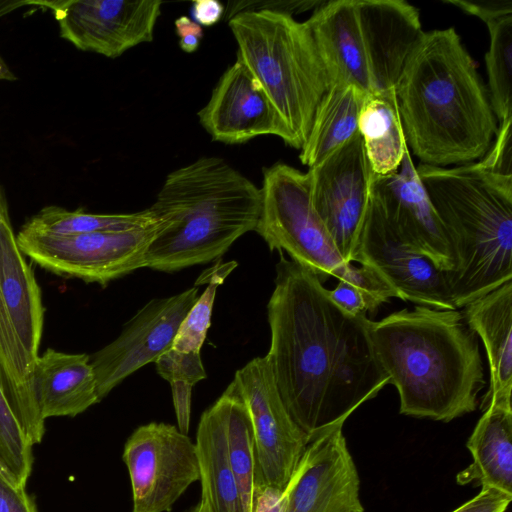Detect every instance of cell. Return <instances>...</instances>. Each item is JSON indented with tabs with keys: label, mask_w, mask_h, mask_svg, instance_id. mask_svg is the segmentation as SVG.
Returning a JSON list of instances; mask_svg holds the SVG:
<instances>
[{
	"label": "cell",
	"mask_w": 512,
	"mask_h": 512,
	"mask_svg": "<svg viewBox=\"0 0 512 512\" xmlns=\"http://www.w3.org/2000/svg\"><path fill=\"white\" fill-rule=\"evenodd\" d=\"M274 283L266 357L287 411L310 440L343 426L390 378L376 358L366 314L344 311L314 272L283 255Z\"/></svg>",
	"instance_id": "obj_1"
},
{
	"label": "cell",
	"mask_w": 512,
	"mask_h": 512,
	"mask_svg": "<svg viewBox=\"0 0 512 512\" xmlns=\"http://www.w3.org/2000/svg\"><path fill=\"white\" fill-rule=\"evenodd\" d=\"M409 151L446 167L481 159L498 131L476 63L453 27L423 32L395 85Z\"/></svg>",
	"instance_id": "obj_2"
},
{
	"label": "cell",
	"mask_w": 512,
	"mask_h": 512,
	"mask_svg": "<svg viewBox=\"0 0 512 512\" xmlns=\"http://www.w3.org/2000/svg\"><path fill=\"white\" fill-rule=\"evenodd\" d=\"M368 333L401 414L449 422L477 408L484 369L462 312L419 305L369 319Z\"/></svg>",
	"instance_id": "obj_3"
},
{
	"label": "cell",
	"mask_w": 512,
	"mask_h": 512,
	"mask_svg": "<svg viewBox=\"0 0 512 512\" xmlns=\"http://www.w3.org/2000/svg\"><path fill=\"white\" fill-rule=\"evenodd\" d=\"M260 188L214 156L170 172L149 207L161 222L146 253V268L174 272L222 256L255 231Z\"/></svg>",
	"instance_id": "obj_4"
},
{
	"label": "cell",
	"mask_w": 512,
	"mask_h": 512,
	"mask_svg": "<svg viewBox=\"0 0 512 512\" xmlns=\"http://www.w3.org/2000/svg\"><path fill=\"white\" fill-rule=\"evenodd\" d=\"M416 170L456 255L445 272L455 308L512 281V190L473 163Z\"/></svg>",
	"instance_id": "obj_5"
},
{
	"label": "cell",
	"mask_w": 512,
	"mask_h": 512,
	"mask_svg": "<svg viewBox=\"0 0 512 512\" xmlns=\"http://www.w3.org/2000/svg\"><path fill=\"white\" fill-rule=\"evenodd\" d=\"M305 22L329 86L353 85L367 95L395 89L424 32L419 11L404 0L325 1Z\"/></svg>",
	"instance_id": "obj_6"
},
{
	"label": "cell",
	"mask_w": 512,
	"mask_h": 512,
	"mask_svg": "<svg viewBox=\"0 0 512 512\" xmlns=\"http://www.w3.org/2000/svg\"><path fill=\"white\" fill-rule=\"evenodd\" d=\"M237 59L262 86L293 138L305 143L329 79L306 22L271 9L243 10L228 19Z\"/></svg>",
	"instance_id": "obj_7"
},
{
	"label": "cell",
	"mask_w": 512,
	"mask_h": 512,
	"mask_svg": "<svg viewBox=\"0 0 512 512\" xmlns=\"http://www.w3.org/2000/svg\"><path fill=\"white\" fill-rule=\"evenodd\" d=\"M260 215L255 231L271 251H285L291 260L314 272L346 281L367 297L371 312L397 295L378 274L346 262L314 210L307 172L278 162L263 169Z\"/></svg>",
	"instance_id": "obj_8"
},
{
	"label": "cell",
	"mask_w": 512,
	"mask_h": 512,
	"mask_svg": "<svg viewBox=\"0 0 512 512\" xmlns=\"http://www.w3.org/2000/svg\"><path fill=\"white\" fill-rule=\"evenodd\" d=\"M161 222L125 231L54 235L20 229L19 249L34 263L54 274L105 286L139 268Z\"/></svg>",
	"instance_id": "obj_9"
},
{
	"label": "cell",
	"mask_w": 512,
	"mask_h": 512,
	"mask_svg": "<svg viewBox=\"0 0 512 512\" xmlns=\"http://www.w3.org/2000/svg\"><path fill=\"white\" fill-rule=\"evenodd\" d=\"M132 489V512H170L187 488L200 480L195 443L171 424L139 426L124 445Z\"/></svg>",
	"instance_id": "obj_10"
},
{
	"label": "cell",
	"mask_w": 512,
	"mask_h": 512,
	"mask_svg": "<svg viewBox=\"0 0 512 512\" xmlns=\"http://www.w3.org/2000/svg\"><path fill=\"white\" fill-rule=\"evenodd\" d=\"M351 261L373 270L403 301L456 309L445 271L403 241L372 190Z\"/></svg>",
	"instance_id": "obj_11"
},
{
	"label": "cell",
	"mask_w": 512,
	"mask_h": 512,
	"mask_svg": "<svg viewBox=\"0 0 512 512\" xmlns=\"http://www.w3.org/2000/svg\"><path fill=\"white\" fill-rule=\"evenodd\" d=\"M232 382L251 421L260 475L265 484L284 489L309 438L287 411L266 356L237 370Z\"/></svg>",
	"instance_id": "obj_12"
},
{
	"label": "cell",
	"mask_w": 512,
	"mask_h": 512,
	"mask_svg": "<svg viewBox=\"0 0 512 512\" xmlns=\"http://www.w3.org/2000/svg\"><path fill=\"white\" fill-rule=\"evenodd\" d=\"M310 199L343 259L352 263L373 172L358 133L307 171Z\"/></svg>",
	"instance_id": "obj_13"
},
{
	"label": "cell",
	"mask_w": 512,
	"mask_h": 512,
	"mask_svg": "<svg viewBox=\"0 0 512 512\" xmlns=\"http://www.w3.org/2000/svg\"><path fill=\"white\" fill-rule=\"evenodd\" d=\"M31 5L49 9L60 36L77 49L117 58L153 40L162 1L54 0Z\"/></svg>",
	"instance_id": "obj_14"
},
{
	"label": "cell",
	"mask_w": 512,
	"mask_h": 512,
	"mask_svg": "<svg viewBox=\"0 0 512 512\" xmlns=\"http://www.w3.org/2000/svg\"><path fill=\"white\" fill-rule=\"evenodd\" d=\"M198 287L147 302L120 335L90 356L101 401L113 388L172 347L178 328L196 302Z\"/></svg>",
	"instance_id": "obj_15"
},
{
	"label": "cell",
	"mask_w": 512,
	"mask_h": 512,
	"mask_svg": "<svg viewBox=\"0 0 512 512\" xmlns=\"http://www.w3.org/2000/svg\"><path fill=\"white\" fill-rule=\"evenodd\" d=\"M343 426L309 440L287 487L286 512H364Z\"/></svg>",
	"instance_id": "obj_16"
},
{
	"label": "cell",
	"mask_w": 512,
	"mask_h": 512,
	"mask_svg": "<svg viewBox=\"0 0 512 512\" xmlns=\"http://www.w3.org/2000/svg\"><path fill=\"white\" fill-rule=\"evenodd\" d=\"M198 118L212 140L224 144H242L272 135L291 147L294 145L268 95L238 60L222 74Z\"/></svg>",
	"instance_id": "obj_17"
},
{
	"label": "cell",
	"mask_w": 512,
	"mask_h": 512,
	"mask_svg": "<svg viewBox=\"0 0 512 512\" xmlns=\"http://www.w3.org/2000/svg\"><path fill=\"white\" fill-rule=\"evenodd\" d=\"M371 190L406 244L442 271L455 268L452 243L419 179L409 150L396 171L373 176Z\"/></svg>",
	"instance_id": "obj_18"
},
{
	"label": "cell",
	"mask_w": 512,
	"mask_h": 512,
	"mask_svg": "<svg viewBox=\"0 0 512 512\" xmlns=\"http://www.w3.org/2000/svg\"><path fill=\"white\" fill-rule=\"evenodd\" d=\"M463 308L466 323L484 344L489 364L490 385L481 408L512 409V281Z\"/></svg>",
	"instance_id": "obj_19"
},
{
	"label": "cell",
	"mask_w": 512,
	"mask_h": 512,
	"mask_svg": "<svg viewBox=\"0 0 512 512\" xmlns=\"http://www.w3.org/2000/svg\"><path fill=\"white\" fill-rule=\"evenodd\" d=\"M34 396L42 418L74 417L100 400L90 356L48 348L38 356L33 372Z\"/></svg>",
	"instance_id": "obj_20"
},
{
	"label": "cell",
	"mask_w": 512,
	"mask_h": 512,
	"mask_svg": "<svg viewBox=\"0 0 512 512\" xmlns=\"http://www.w3.org/2000/svg\"><path fill=\"white\" fill-rule=\"evenodd\" d=\"M2 292L8 319L18 345L34 368L39 356L44 308L34 272L19 249L13 228L1 242Z\"/></svg>",
	"instance_id": "obj_21"
},
{
	"label": "cell",
	"mask_w": 512,
	"mask_h": 512,
	"mask_svg": "<svg viewBox=\"0 0 512 512\" xmlns=\"http://www.w3.org/2000/svg\"><path fill=\"white\" fill-rule=\"evenodd\" d=\"M10 227L8 204L0 184V387L25 435L34 445L42 441L45 420L34 396L33 369L12 331L2 292L1 242L4 232Z\"/></svg>",
	"instance_id": "obj_22"
},
{
	"label": "cell",
	"mask_w": 512,
	"mask_h": 512,
	"mask_svg": "<svg viewBox=\"0 0 512 512\" xmlns=\"http://www.w3.org/2000/svg\"><path fill=\"white\" fill-rule=\"evenodd\" d=\"M472 463L456 479L461 485L477 481L512 495V409L489 406L467 444Z\"/></svg>",
	"instance_id": "obj_23"
},
{
	"label": "cell",
	"mask_w": 512,
	"mask_h": 512,
	"mask_svg": "<svg viewBox=\"0 0 512 512\" xmlns=\"http://www.w3.org/2000/svg\"><path fill=\"white\" fill-rule=\"evenodd\" d=\"M196 450L202 497L208 512H243L237 482L230 466L225 424L219 400L201 415Z\"/></svg>",
	"instance_id": "obj_24"
},
{
	"label": "cell",
	"mask_w": 512,
	"mask_h": 512,
	"mask_svg": "<svg viewBox=\"0 0 512 512\" xmlns=\"http://www.w3.org/2000/svg\"><path fill=\"white\" fill-rule=\"evenodd\" d=\"M367 94L353 85H330L321 98L299 159L308 168L355 137Z\"/></svg>",
	"instance_id": "obj_25"
},
{
	"label": "cell",
	"mask_w": 512,
	"mask_h": 512,
	"mask_svg": "<svg viewBox=\"0 0 512 512\" xmlns=\"http://www.w3.org/2000/svg\"><path fill=\"white\" fill-rule=\"evenodd\" d=\"M358 131L375 176L396 171L409 150L395 89L366 96L358 117Z\"/></svg>",
	"instance_id": "obj_26"
},
{
	"label": "cell",
	"mask_w": 512,
	"mask_h": 512,
	"mask_svg": "<svg viewBox=\"0 0 512 512\" xmlns=\"http://www.w3.org/2000/svg\"><path fill=\"white\" fill-rule=\"evenodd\" d=\"M224 417L228 458L235 476L243 512H252L260 473L251 421L233 382L218 398Z\"/></svg>",
	"instance_id": "obj_27"
},
{
	"label": "cell",
	"mask_w": 512,
	"mask_h": 512,
	"mask_svg": "<svg viewBox=\"0 0 512 512\" xmlns=\"http://www.w3.org/2000/svg\"><path fill=\"white\" fill-rule=\"evenodd\" d=\"M158 220L149 208L125 214H94L80 209L69 211L59 206H46L32 216L22 229L54 235H73L144 228Z\"/></svg>",
	"instance_id": "obj_28"
},
{
	"label": "cell",
	"mask_w": 512,
	"mask_h": 512,
	"mask_svg": "<svg viewBox=\"0 0 512 512\" xmlns=\"http://www.w3.org/2000/svg\"><path fill=\"white\" fill-rule=\"evenodd\" d=\"M490 35L485 55L489 99L498 124L512 117V15L487 24Z\"/></svg>",
	"instance_id": "obj_29"
},
{
	"label": "cell",
	"mask_w": 512,
	"mask_h": 512,
	"mask_svg": "<svg viewBox=\"0 0 512 512\" xmlns=\"http://www.w3.org/2000/svg\"><path fill=\"white\" fill-rule=\"evenodd\" d=\"M154 363L158 374L171 386L178 429L187 434L190 425L192 388L206 378L200 352H180L170 348Z\"/></svg>",
	"instance_id": "obj_30"
},
{
	"label": "cell",
	"mask_w": 512,
	"mask_h": 512,
	"mask_svg": "<svg viewBox=\"0 0 512 512\" xmlns=\"http://www.w3.org/2000/svg\"><path fill=\"white\" fill-rule=\"evenodd\" d=\"M235 265V262L216 264L200 277L199 281L208 282V286L182 320L171 348L180 352H200L211 325L216 290Z\"/></svg>",
	"instance_id": "obj_31"
},
{
	"label": "cell",
	"mask_w": 512,
	"mask_h": 512,
	"mask_svg": "<svg viewBox=\"0 0 512 512\" xmlns=\"http://www.w3.org/2000/svg\"><path fill=\"white\" fill-rule=\"evenodd\" d=\"M32 446L0 387V465L22 487L32 471Z\"/></svg>",
	"instance_id": "obj_32"
},
{
	"label": "cell",
	"mask_w": 512,
	"mask_h": 512,
	"mask_svg": "<svg viewBox=\"0 0 512 512\" xmlns=\"http://www.w3.org/2000/svg\"><path fill=\"white\" fill-rule=\"evenodd\" d=\"M495 137L485 155L473 164L484 175L512 190V117L498 124Z\"/></svg>",
	"instance_id": "obj_33"
},
{
	"label": "cell",
	"mask_w": 512,
	"mask_h": 512,
	"mask_svg": "<svg viewBox=\"0 0 512 512\" xmlns=\"http://www.w3.org/2000/svg\"><path fill=\"white\" fill-rule=\"evenodd\" d=\"M0 512H38L33 499L0 465Z\"/></svg>",
	"instance_id": "obj_34"
},
{
	"label": "cell",
	"mask_w": 512,
	"mask_h": 512,
	"mask_svg": "<svg viewBox=\"0 0 512 512\" xmlns=\"http://www.w3.org/2000/svg\"><path fill=\"white\" fill-rule=\"evenodd\" d=\"M443 2L457 6L466 13L480 18L486 25L512 15L511 0H445Z\"/></svg>",
	"instance_id": "obj_35"
},
{
	"label": "cell",
	"mask_w": 512,
	"mask_h": 512,
	"mask_svg": "<svg viewBox=\"0 0 512 512\" xmlns=\"http://www.w3.org/2000/svg\"><path fill=\"white\" fill-rule=\"evenodd\" d=\"M328 294L335 304L351 315L371 313L370 304L365 294L346 281H339L333 290H328Z\"/></svg>",
	"instance_id": "obj_36"
},
{
	"label": "cell",
	"mask_w": 512,
	"mask_h": 512,
	"mask_svg": "<svg viewBox=\"0 0 512 512\" xmlns=\"http://www.w3.org/2000/svg\"><path fill=\"white\" fill-rule=\"evenodd\" d=\"M287 487L280 489L264 483L260 473L253 495L252 512H286Z\"/></svg>",
	"instance_id": "obj_37"
},
{
	"label": "cell",
	"mask_w": 512,
	"mask_h": 512,
	"mask_svg": "<svg viewBox=\"0 0 512 512\" xmlns=\"http://www.w3.org/2000/svg\"><path fill=\"white\" fill-rule=\"evenodd\" d=\"M512 495L493 488H481L480 492L452 512H505Z\"/></svg>",
	"instance_id": "obj_38"
},
{
	"label": "cell",
	"mask_w": 512,
	"mask_h": 512,
	"mask_svg": "<svg viewBox=\"0 0 512 512\" xmlns=\"http://www.w3.org/2000/svg\"><path fill=\"white\" fill-rule=\"evenodd\" d=\"M174 24L180 48L186 53L195 52L204 36L202 27L186 15L177 18Z\"/></svg>",
	"instance_id": "obj_39"
},
{
	"label": "cell",
	"mask_w": 512,
	"mask_h": 512,
	"mask_svg": "<svg viewBox=\"0 0 512 512\" xmlns=\"http://www.w3.org/2000/svg\"><path fill=\"white\" fill-rule=\"evenodd\" d=\"M225 8L217 0H197L191 7L192 20L201 27H210L218 23Z\"/></svg>",
	"instance_id": "obj_40"
},
{
	"label": "cell",
	"mask_w": 512,
	"mask_h": 512,
	"mask_svg": "<svg viewBox=\"0 0 512 512\" xmlns=\"http://www.w3.org/2000/svg\"><path fill=\"white\" fill-rule=\"evenodd\" d=\"M25 5H31V0H0V18Z\"/></svg>",
	"instance_id": "obj_41"
},
{
	"label": "cell",
	"mask_w": 512,
	"mask_h": 512,
	"mask_svg": "<svg viewBox=\"0 0 512 512\" xmlns=\"http://www.w3.org/2000/svg\"><path fill=\"white\" fill-rule=\"evenodd\" d=\"M0 80L15 81L17 80L16 75L11 71L9 66L0 56Z\"/></svg>",
	"instance_id": "obj_42"
},
{
	"label": "cell",
	"mask_w": 512,
	"mask_h": 512,
	"mask_svg": "<svg viewBox=\"0 0 512 512\" xmlns=\"http://www.w3.org/2000/svg\"><path fill=\"white\" fill-rule=\"evenodd\" d=\"M186 512H208V508L205 502L203 500H200V502L197 505H195Z\"/></svg>",
	"instance_id": "obj_43"
}]
</instances>
